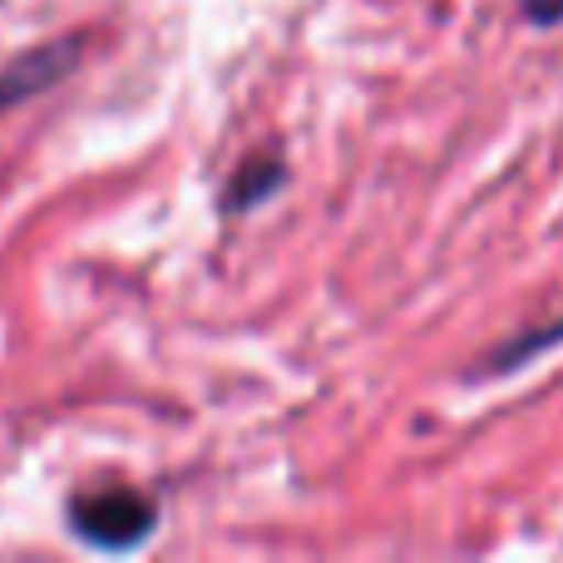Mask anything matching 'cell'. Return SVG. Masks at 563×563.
I'll list each match as a JSON object with an SVG mask.
<instances>
[{"label": "cell", "mask_w": 563, "mask_h": 563, "mask_svg": "<svg viewBox=\"0 0 563 563\" xmlns=\"http://www.w3.org/2000/svg\"><path fill=\"white\" fill-rule=\"evenodd\" d=\"M65 525L95 554H134L158 529V499L134 485L79 489L65 505Z\"/></svg>", "instance_id": "6da1fadb"}, {"label": "cell", "mask_w": 563, "mask_h": 563, "mask_svg": "<svg viewBox=\"0 0 563 563\" xmlns=\"http://www.w3.org/2000/svg\"><path fill=\"white\" fill-rule=\"evenodd\" d=\"M79 59V35H65V40H49V45H35V49H20L5 69H0V114H10L15 104L25 99L45 95L55 79H65Z\"/></svg>", "instance_id": "7a4b0ae2"}, {"label": "cell", "mask_w": 563, "mask_h": 563, "mask_svg": "<svg viewBox=\"0 0 563 563\" xmlns=\"http://www.w3.org/2000/svg\"><path fill=\"white\" fill-rule=\"evenodd\" d=\"M282 184H287V164H282L277 154H247L243 164H238L233 184L223 188V208L228 213H247V208L282 194Z\"/></svg>", "instance_id": "3957f363"}, {"label": "cell", "mask_w": 563, "mask_h": 563, "mask_svg": "<svg viewBox=\"0 0 563 563\" xmlns=\"http://www.w3.org/2000/svg\"><path fill=\"white\" fill-rule=\"evenodd\" d=\"M559 341H563V317H559V321H549L544 331H525V336L505 341L499 351H489L485 371H489V376H505V371H519V366H529V361H534L539 351L559 346Z\"/></svg>", "instance_id": "277c9868"}, {"label": "cell", "mask_w": 563, "mask_h": 563, "mask_svg": "<svg viewBox=\"0 0 563 563\" xmlns=\"http://www.w3.org/2000/svg\"><path fill=\"white\" fill-rule=\"evenodd\" d=\"M529 15V25H559L563 20V0H519Z\"/></svg>", "instance_id": "5b68a950"}]
</instances>
